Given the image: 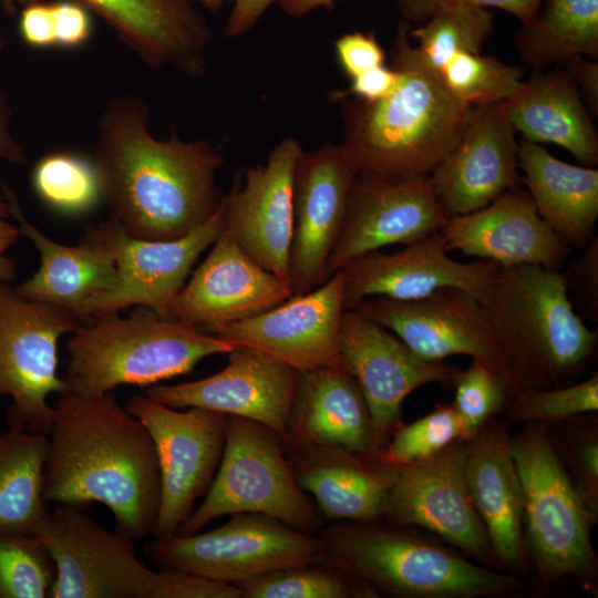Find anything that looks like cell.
<instances>
[{"label":"cell","mask_w":598,"mask_h":598,"mask_svg":"<svg viewBox=\"0 0 598 598\" xmlns=\"http://www.w3.org/2000/svg\"><path fill=\"white\" fill-rule=\"evenodd\" d=\"M110 218L131 237L172 240L205 224L224 195L216 175L224 156L208 140H166L150 130L136 94L114 96L101 112L92 157Z\"/></svg>","instance_id":"obj_1"},{"label":"cell","mask_w":598,"mask_h":598,"mask_svg":"<svg viewBox=\"0 0 598 598\" xmlns=\"http://www.w3.org/2000/svg\"><path fill=\"white\" fill-rule=\"evenodd\" d=\"M43 494L48 503H100L130 540L152 534L159 504V468L145 425L111 393L60 394L48 434Z\"/></svg>","instance_id":"obj_2"},{"label":"cell","mask_w":598,"mask_h":598,"mask_svg":"<svg viewBox=\"0 0 598 598\" xmlns=\"http://www.w3.org/2000/svg\"><path fill=\"white\" fill-rule=\"evenodd\" d=\"M401 23L393 48L394 91L377 102L343 97L342 145L358 174L385 178L430 175L458 141L472 107L417 53Z\"/></svg>","instance_id":"obj_3"},{"label":"cell","mask_w":598,"mask_h":598,"mask_svg":"<svg viewBox=\"0 0 598 598\" xmlns=\"http://www.w3.org/2000/svg\"><path fill=\"white\" fill-rule=\"evenodd\" d=\"M482 305L518 390L570 384L594 361L598 331L575 311L560 271L498 265Z\"/></svg>","instance_id":"obj_4"},{"label":"cell","mask_w":598,"mask_h":598,"mask_svg":"<svg viewBox=\"0 0 598 598\" xmlns=\"http://www.w3.org/2000/svg\"><path fill=\"white\" fill-rule=\"evenodd\" d=\"M322 561L401 598H482L514 595L519 576L474 563L458 551L384 520L323 526Z\"/></svg>","instance_id":"obj_5"},{"label":"cell","mask_w":598,"mask_h":598,"mask_svg":"<svg viewBox=\"0 0 598 598\" xmlns=\"http://www.w3.org/2000/svg\"><path fill=\"white\" fill-rule=\"evenodd\" d=\"M235 343L146 312L111 313L83 324L69 339L66 390L95 396L120 385L150 386L190 372L203 359L228 354Z\"/></svg>","instance_id":"obj_6"},{"label":"cell","mask_w":598,"mask_h":598,"mask_svg":"<svg viewBox=\"0 0 598 598\" xmlns=\"http://www.w3.org/2000/svg\"><path fill=\"white\" fill-rule=\"evenodd\" d=\"M523 493L524 530L538 574L571 579L594 590L597 556L590 530L594 509L575 485L551 441L548 426L529 423L511 437Z\"/></svg>","instance_id":"obj_7"},{"label":"cell","mask_w":598,"mask_h":598,"mask_svg":"<svg viewBox=\"0 0 598 598\" xmlns=\"http://www.w3.org/2000/svg\"><path fill=\"white\" fill-rule=\"evenodd\" d=\"M239 513L267 515L309 534L324 526L317 505L295 478L281 439L258 422L227 415L214 480L176 534H195L219 517Z\"/></svg>","instance_id":"obj_8"},{"label":"cell","mask_w":598,"mask_h":598,"mask_svg":"<svg viewBox=\"0 0 598 598\" xmlns=\"http://www.w3.org/2000/svg\"><path fill=\"white\" fill-rule=\"evenodd\" d=\"M161 568L237 585L270 571L322 561L317 534L262 514L239 513L207 532L154 538L144 547Z\"/></svg>","instance_id":"obj_9"},{"label":"cell","mask_w":598,"mask_h":598,"mask_svg":"<svg viewBox=\"0 0 598 598\" xmlns=\"http://www.w3.org/2000/svg\"><path fill=\"white\" fill-rule=\"evenodd\" d=\"M85 324L71 311L20 296L0 281V396H9V427L48 435L51 394L66 390L58 374L60 338Z\"/></svg>","instance_id":"obj_10"},{"label":"cell","mask_w":598,"mask_h":598,"mask_svg":"<svg viewBox=\"0 0 598 598\" xmlns=\"http://www.w3.org/2000/svg\"><path fill=\"white\" fill-rule=\"evenodd\" d=\"M40 536L56 568L49 598H162L166 570L144 565L132 540L81 507L56 504Z\"/></svg>","instance_id":"obj_11"},{"label":"cell","mask_w":598,"mask_h":598,"mask_svg":"<svg viewBox=\"0 0 598 598\" xmlns=\"http://www.w3.org/2000/svg\"><path fill=\"white\" fill-rule=\"evenodd\" d=\"M128 412L147 429L157 455L161 491L153 538L175 535L206 494L219 466L227 415L203 408L174 409L133 395Z\"/></svg>","instance_id":"obj_12"},{"label":"cell","mask_w":598,"mask_h":598,"mask_svg":"<svg viewBox=\"0 0 598 598\" xmlns=\"http://www.w3.org/2000/svg\"><path fill=\"white\" fill-rule=\"evenodd\" d=\"M465 451L466 442L457 440L432 456L396 466L383 520L426 529L481 565L502 570L470 496Z\"/></svg>","instance_id":"obj_13"},{"label":"cell","mask_w":598,"mask_h":598,"mask_svg":"<svg viewBox=\"0 0 598 598\" xmlns=\"http://www.w3.org/2000/svg\"><path fill=\"white\" fill-rule=\"evenodd\" d=\"M350 309L393 332L423 359L468 355L501 375L512 395L518 391L482 302L462 289L445 287L417 300L371 297Z\"/></svg>","instance_id":"obj_14"},{"label":"cell","mask_w":598,"mask_h":598,"mask_svg":"<svg viewBox=\"0 0 598 598\" xmlns=\"http://www.w3.org/2000/svg\"><path fill=\"white\" fill-rule=\"evenodd\" d=\"M340 352L367 403L375 456L402 424L408 395L430 383L454 385L462 371L421 358L393 332L354 309L343 312Z\"/></svg>","instance_id":"obj_15"},{"label":"cell","mask_w":598,"mask_h":598,"mask_svg":"<svg viewBox=\"0 0 598 598\" xmlns=\"http://www.w3.org/2000/svg\"><path fill=\"white\" fill-rule=\"evenodd\" d=\"M344 287V272L340 269L309 292L291 296L259 315L208 332L266 354L299 373L344 367L340 352Z\"/></svg>","instance_id":"obj_16"},{"label":"cell","mask_w":598,"mask_h":598,"mask_svg":"<svg viewBox=\"0 0 598 598\" xmlns=\"http://www.w3.org/2000/svg\"><path fill=\"white\" fill-rule=\"evenodd\" d=\"M450 218L430 175L385 178L358 174L329 260V277L363 255L440 233Z\"/></svg>","instance_id":"obj_17"},{"label":"cell","mask_w":598,"mask_h":598,"mask_svg":"<svg viewBox=\"0 0 598 598\" xmlns=\"http://www.w3.org/2000/svg\"><path fill=\"white\" fill-rule=\"evenodd\" d=\"M302 152L297 138L285 137L270 151L264 165L245 169L220 205L223 230L289 287L293 177Z\"/></svg>","instance_id":"obj_18"},{"label":"cell","mask_w":598,"mask_h":598,"mask_svg":"<svg viewBox=\"0 0 598 598\" xmlns=\"http://www.w3.org/2000/svg\"><path fill=\"white\" fill-rule=\"evenodd\" d=\"M358 169L342 144L302 152L293 177V235L289 256L292 296L329 279L328 265L344 220Z\"/></svg>","instance_id":"obj_19"},{"label":"cell","mask_w":598,"mask_h":598,"mask_svg":"<svg viewBox=\"0 0 598 598\" xmlns=\"http://www.w3.org/2000/svg\"><path fill=\"white\" fill-rule=\"evenodd\" d=\"M299 375L266 354L238 347L215 374L176 384H153L146 386L145 395L174 409L195 406L249 419L270 429L285 444Z\"/></svg>","instance_id":"obj_20"},{"label":"cell","mask_w":598,"mask_h":598,"mask_svg":"<svg viewBox=\"0 0 598 598\" xmlns=\"http://www.w3.org/2000/svg\"><path fill=\"white\" fill-rule=\"evenodd\" d=\"M221 228L220 207L205 224L172 240L131 237L112 219L117 281L110 291L87 306L85 322L117 313L131 306L145 307L156 316L168 319L194 264L215 241Z\"/></svg>","instance_id":"obj_21"},{"label":"cell","mask_w":598,"mask_h":598,"mask_svg":"<svg viewBox=\"0 0 598 598\" xmlns=\"http://www.w3.org/2000/svg\"><path fill=\"white\" fill-rule=\"evenodd\" d=\"M291 296L289 286L257 264L221 228L175 299L168 319L208 332L259 315Z\"/></svg>","instance_id":"obj_22"},{"label":"cell","mask_w":598,"mask_h":598,"mask_svg":"<svg viewBox=\"0 0 598 598\" xmlns=\"http://www.w3.org/2000/svg\"><path fill=\"white\" fill-rule=\"evenodd\" d=\"M518 144L502 103L473 106L455 146L430 174L442 206L452 216L491 204L520 187Z\"/></svg>","instance_id":"obj_23"},{"label":"cell","mask_w":598,"mask_h":598,"mask_svg":"<svg viewBox=\"0 0 598 598\" xmlns=\"http://www.w3.org/2000/svg\"><path fill=\"white\" fill-rule=\"evenodd\" d=\"M447 252L435 233L396 252L373 251L352 260L342 268L346 309L371 297L417 300L445 287L462 289L482 302L498 264L485 259L461 262Z\"/></svg>","instance_id":"obj_24"},{"label":"cell","mask_w":598,"mask_h":598,"mask_svg":"<svg viewBox=\"0 0 598 598\" xmlns=\"http://www.w3.org/2000/svg\"><path fill=\"white\" fill-rule=\"evenodd\" d=\"M10 217L20 235L27 237L40 255L39 269L14 287L23 298L56 306L74 313L84 323L87 306L110 291L117 281L112 241V219L90 227L79 244L56 243L41 233L24 216L16 193L1 181Z\"/></svg>","instance_id":"obj_25"},{"label":"cell","mask_w":598,"mask_h":598,"mask_svg":"<svg viewBox=\"0 0 598 598\" xmlns=\"http://www.w3.org/2000/svg\"><path fill=\"white\" fill-rule=\"evenodd\" d=\"M96 14L144 64L189 78L207 71L212 29L195 0H73Z\"/></svg>","instance_id":"obj_26"},{"label":"cell","mask_w":598,"mask_h":598,"mask_svg":"<svg viewBox=\"0 0 598 598\" xmlns=\"http://www.w3.org/2000/svg\"><path fill=\"white\" fill-rule=\"evenodd\" d=\"M440 235L446 251L457 250L501 266L536 265L560 271L571 254L520 187L478 210L452 216Z\"/></svg>","instance_id":"obj_27"},{"label":"cell","mask_w":598,"mask_h":598,"mask_svg":"<svg viewBox=\"0 0 598 598\" xmlns=\"http://www.w3.org/2000/svg\"><path fill=\"white\" fill-rule=\"evenodd\" d=\"M511 437L507 420L493 417L465 441V477L501 569L522 576L527 547L523 493Z\"/></svg>","instance_id":"obj_28"},{"label":"cell","mask_w":598,"mask_h":598,"mask_svg":"<svg viewBox=\"0 0 598 598\" xmlns=\"http://www.w3.org/2000/svg\"><path fill=\"white\" fill-rule=\"evenodd\" d=\"M299 486L312 495L324 520H383L384 503L396 466L339 446L286 447Z\"/></svg>","instance_id":"obj_29"},{"label":"cell","mask_w":598,"mask_h":598,"mask_svg":"<svg viewBox=\"0 0 598 598\" xmlns=\"http://www.w3.org/2000/svg\"><path fill=\"white\" fill-rule=\"evenodd\" d=\"M328 445L377 457L362 392L346 367L300 373L285 446Z\"/></svg>","instance_id":"obj_30"},{"label":"cell","mask_w":598,"mask_h":598,"mask_svg":"<svg viewBox=\"0 0 598 598\" xmlns=\"http://www.w3.org/2000/svg\"><path fill=\"white\" fill-rule=\"evenodd\" d=\"M566 65L523 81L502 107L515 131L533 143H553L584 166L598 163V135Z\"/></svg>","instance_id":"obj_31"},{"label":"cell","mask_w":598,"mask_h":598,"mask_svg":"<svg viewBox=\"0 0 598 598\" xmlns=\"http://www.w3.org/2000/svg\"><path fill=\"white\" fill-rule=\"evenodd\" d=\"M518 166L543 220L567 246L584 249L598 219V169L563 162L526 140L518 144Z\"/></svg>","instance_id":"obj_32"},{"label":"cell","mask_w":598,"mask_h":598,"mask_svg":"<svg viewBox=\"0 0 598 598\" xmlns=\"http://www.w3.org/2000/svg\"><path fill=\"white\" fill-rule=\"evenodd\" d=\"M48 446L45 434L0 432V533L40 535L51 513L43 494Z\"/></svg>","instance_id":"obj_33"},{"label":"cell","mask_w":598,"mask_h":598,"mask_svg":"<svg viewBox=\"0 0 598 598\" xmlns=\"http://www.w3.org/2000/svg\"><path fill=\"white\" fill-rule=\"evenodd\" d=\"M534 19L523 25L516 43L536 69L598 54V0H542Z\"/></svg>","instance_id":"obj_34"},{"label":"cell","mask_w":598,"mask_h":598,"mask_svg":"<svg viewBox=\"0 0 598 598\" xmlns=\"http://www.w3.org/2000/svg\"><path fill=\"white\" fill-rule=\"evenodd\" d=\"M31 185L47 207L66 216L83 215L102 200L93 159L75 152L41 156L31 171Z\"/></svg>","instance_id":"obj_35"},{"label":"cell","mask_w":598,"mask_h":598,"mask_svg":"<svg viewBox=\"0 0 598 598\" xmlns=\"http://www.w3.org/2000/svg\"><path fill=\"white\" fill-rule=\"evenodd\" d=\"M241 598H377L368 582L323 561L270 571L236 585Z\"/></svg>","instance_id":"obj_36"},{"label":"cell","mask_w":598,"mask_h":598,"mask_svg":"<svg viewBox=\"0 0 598 598\" xmlns=\"http://www.w3.org/2000/svg\"><path fill=\"white\" fill-rule=\"evenodd\" d=\"M411 31L415 50L435 71L455 53H480L493 27V14L481 7H456L441 11Z\"/></svg>","instance_id":"obj_37"},{"label":"cell","mask_w":598,"mask_h":598,"mask_svg":"<svg viewBox=\"0 0 598 598\" xmlns=\"http://www.w3.org/2000/svg\"><path fill=\"white\" fill-rule=\"evenodd\" d=\"M55 575L40 535L0 533V598H45Z\"/></svg>","instance_id":"obj_38"},{"label":"cell","mask_w":598,"mask_h":598,"mask_svg":"<svg viewBox=\"0 0 598 598\" xmlns=\"http://www.w3.org/2000/svg\"><path fill=\"white\" fill-rule=\"evenodd\" d=\"M439 73L447 87L471 106L505 102L523 84L518 69L480 53H455Z\"/></svg>","instance_id":"obj_39"},{"label":"cell","mask_w":598,"mask_h":598,"mask_svg":"<svg viewBox=\"0 0 598 598\" xmlns=\"http://www.w3.org/2000/svg\"><path fill=\"white\" fill-rule=\"evenodd\" d=\"M598 411V373L557 388H523L509 398L504 412L516 423L556 425Z\"/></svg>","instance_id":"obj_40"},{"label":"cell","mask_w":598,"mask_h":598,"mask_svg":"<svg viewBox=\"0 0 598 598\" xmlns=\"http://www.w3.org/2000/svg\"><path fill=\"white\" fill-rule=\"evenodd\" d=\"M462 435L461 421L452 404H437L421 419L401 424L377 457L384 464L404 465L434 455L462 441Z\"/></svg>","instance_id":"obj_41"},{"label":"cell","mask_w":598,"mask_h":598,"mask_svg":"<svg viewBox=\"0 0 598 598\" xmlns=\"http://www.w3.org/2000/svg\"><path fill=\"white\" fill-rule=\"evenodd\" d=\"M454 408L462 425V441L476 434L505 411L512 393L504 379L484 363L472 360L455 383Z\"/></svg>","instance_id":"obj_42"},{"label":"cell","mask_w":598,"mask_h":598,"mask_svg":"<svg viewBox=\"0 0 598 598\" xmlns=\"http://www.w3.org/2000/svg\"><path fill=\"white\" fill-rule=\"evenodd\" d=\"M553 444L571 480L589 505L598 511V424L585 413L555 425Z\"/></svg>","instance_id":"obj_43"},{"label":"cell","mask_w":598,"mask_h":598,"mask_svg":"<svg viewBox=\"0 0 598 598\" xmlns=\"http://www.w3.org/2000/svg\"><path fill=\"white\" fill-rule=\"evenodd\" d=\"M582 254L566 262L560 270L565 290L582 320H598V236H594Z\"/></svg>","instance_id":"obj_44"},{"label":"cell","mask_w":598,"mask_h":598,"mask_svg":"<svg viewBox=\"0 0 598 598\" xmlns=\"http://www.w3.org/2000/svg\"><path fill=\"white\" fill-rule=\"evenodd\" d=\"M542 0H398L403 14L425 21L434 14L456 7L498 8L516 17L523 25L536 16Z\"/></svg>","instance_id":"obj_45"},{"label":"cell","mask_w":598,"mask_h":598,"mask_svg":"<svg viewBox=\"0 0 598 598\" xmlns=\"http://www.w3.org/2000/svg\"><path fill=\"white\" fill-rule=\"evenodd\" d=\"M334 51L340 68L350 79L384 64V51L372 33H346L337 39Z\"/></svg>","instance_id":"obj_46"},{"label":"cell","mask_w":598,"mask_h":598,"mask_svg":"<svg viewBox=\"0 0 598 598\" xmlns=\"http://www.w3.org/2000/svg\"><path fill=\"white\" fill-rule=\"evenodd\" d=\"M55 47L76 49L92 35L91 12L73 0L51 2Z\"/></svg>","instance_id":"obj_47"},{"label":"cell","mask_w":598,"mask_h":598,"mask_svg":"<svg viewBox=\"0 0 598 598\" xmlns=\"http://www.w3.org/2000/svg\"><path fill=\"white\" fill-rule=\"evenodd\" d=\"M18 31L30 48L44 50L55 47L51 2L38 1L20 9Z\"/></svg>","instance_id":"obj_48"},{"label":"cell","mask_w":598,"mask_h":598,"mask_svg":"<svg viewBox=\"0 0 598 598\" xmlns=\"http://www.w3.org/2000/svg\"><path fill=\"white\" fill-rule=\"evenodd\" d=\"M399 82V72L384 64L351 79L348 89L331 92V99L354 97L364 102H377L390 95Z\"/></svg>","instance_id":"obj_49"},{"label":"cell","mask_w":598,"mask_h":598,"mask_svg":"<svg viewBox=\"0 0 598 598\" xmlns=\"http://www.w3.org/2000/svg\"><path fill=\"white\" fill-rule=\"evenodd\" d=\"M278 0H234L224 32L229 38H239L250 32L271 3Z\"/></svg>","instance_id":"obj_50"},{"label":"cell","mask_w":598,"mask_h":598,"mask_svg":"<svg viewBox=\"0 0 598 598\" xmlns=\"http://www.w3.org/2000/svg\"><path fill=\"white\" fill-rule=\"evenodd\" d=\"M12 110L6 93L0 87V161L10 164H24L28 159L23 146L13 137L10 131ZM0 178V197H3Z\"/></svg>","instance_id":"obj_51"},{"label":"cell","mask_w":598,"mask_h":598,"mask_svg":"<svg viewBox=\"0 0 598 598\" xmlns=\"http://www.w3.org/2000/svg\"><path fill=\"white\" fill-rule=\"evenodd\" d=\"M9 217V206L3 195L0 197V281L7 283L16 277V265L7 251L20 236L18 226Z\"/></svg>","instance_id":"obj_52"},{"label":"cell","mask_w":598,"mask_h":598,"mask_svg":"<svg viewBox=\"0 0 598 598\" xmlns=\"http://www.w3.org/2000/svg\"><path fill=\"white\" fill-rule=\"evenodd\" d=\"M571 71L579 89L582 87L589 105L597 115L598 111V64L576 56L563 63Z\"/></svg>","instance_id":"obj_53"},{"label":"cell","mask_w":598,"mask_h":598,"mask_svg":"<svg viewBox=\"0 0 598 598\" xmlns=\"http://www.w3.org/2000/svg\"><path fill=\"white\" fill-rule=\"evenodd\" d=\"M340 0H278L280 9L288 16L300 18L316 9L330 6Z\"/></svg>","instance_id":"obj_54"},{"label":"cell","mask_w":598,"mask_h":598,"mask_svg":"<svg viewBox=\"0 0 598 598\" xmlns=\"http://www.w3.org/2000/svg\"><path fill=\"white\" fill-rule=\"evenodd\" d=\"M38 1L45 0H0L4 13L10 17L14 16L22 7Z\"/></svg>","instance_id":"obj_55"},{"label":"cell","mask_w":598,"mask_h":598,"mask_svg":"<svg viewBox=\"0 0 598 598\" xmlns=\"http://www.w3.org/2000/svg\"><path fill=\"white\" fill-rule=\"evenodd\" d=\"M196 3L200 7H204L212 11L219 10L227 1L234 0H195Z\"/></svg>","instance_id":"obj_56"},{"label":"cell","mask_w":598,"mask_h":598,"mask_svg":"<svg viewBox=\"0 0 598 598\" xmlns=\"http://www.w3.org/2000/svg\"><path fill=\"white\" fill-rule=\"evenodd\" d=\"M4 44H6V40L3 38V35L0 33V56L4 50Z\"/></svg>","instance_id":"obj_57"}]
</instances>
